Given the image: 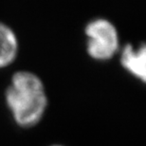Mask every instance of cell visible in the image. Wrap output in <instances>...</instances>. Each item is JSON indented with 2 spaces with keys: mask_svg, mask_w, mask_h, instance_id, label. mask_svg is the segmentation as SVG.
<instances>
[{
  "mask_svg": "<svg viewBox=\"0 0 146 146\" xmlns=\"http://www.w3.org/2000/svg\"><path fill=\"white\" fill-rule=\"evenodd\" d=\"M3 98L11 119L23 129L40 123L49 106L45 82L31 69H17L11 73Z\"/></svg>",
  "mask_w": 146,
  "mask_h": 146,
  "instance_id": "6da1fadb",
  "label": "cell"
},
{
  "mask_svg": "<svg viewBox=\"0 0 146 146\" xmlns=\"http://www.w3.org/2000/svg\"><path fill=\"white\" fill-rule=\"evenodd\" d=\"M86 52L92 60L107 62L117 56L121 48L119 29L106 16H94L84 27Z\"/></svg>",
  "mask_w": 146,
  "mask_h": 146,
  "instance_id": "7a4b0ae2",
  "label": "cell"
},
{
  "mask_svg": "<svg viewBox=\"0 0 146 146\" xmlns=\"http://www.w3.org/2000/svg\"><path fill=\"white\" fill-rule=\"evenodd\" d=\"M119 62L122 68L142 84L146 82V46L143 42L125 43L121 45Z\"/></svg>",
  "mask_w": 146,
  "mask_h": 146,
  "instance_id": "3957f363",
  "label": "cell"
},
{
  "mask_svg": "<svg viewBox=\"0 0 146 146\" xmlns=\"http://www.w3.org/2000/svg\"><path fill=\"white\" fill-rule=\"evenodd\" d=\"M20 40L14 28L0 20V69L11 66L18 58Z\"/></svg>",
  "mask_w": 146,
  "mask_h": 146,
  "instance_id": "277c9868",
  "label": "cell"
},
{
  "mask_svg": "<svg viewBox=\"0 0 146 146\" xmlns=\"http://www.w3.org/2000/svg\"><path fill=\"white\" fill-rule=\"evenodd\" d=\"M48 146H66V145L62 144V143H52V144L48 145Z\"/></svg>",
  "mask_w": 146,
  "mask_h": 146,
  "instance_id": "5b68a950",
  "label": "cell"
}]
</instances>
